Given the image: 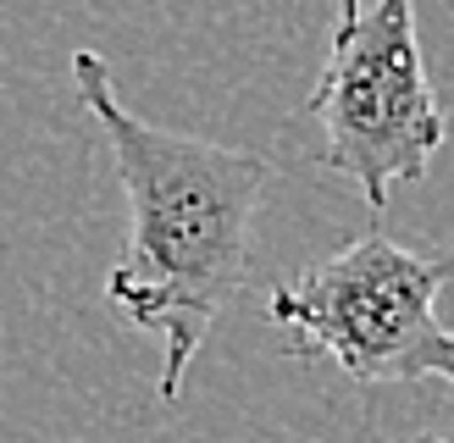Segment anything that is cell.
<instances>
[{"label": "cell", "mask_w": 454, "mask_h": 443, "mask_svg": "<svg viewBox=\"0 0 454 443\" xmlns=\"http://www.w3.org/2000/svg\"><path fill=\"white\" fill-rule=\"evenodd\" d=\"M73 83L128 194V250L106 277V299L167 344L161 399L172 405L200 344L249 277V233L271 167L255 150L133 117L100 51L73 56Z\"/></svg>", "instance_id": "6da1fadb"}, {"label": "cell", "mask_w": 454, "mask_h": 443, "mask_svg": "<svg viewBox=\"0 0 454 443\" xmlns=\"http://www.w3.org/2000/svg\"><path fill=\"white\" fill-rule=\"evenodd\" d=\"M449 272V255H416L366 233L316 260L305 277L278 283L266 316L294 338V354H327L355 383L443 377L454 388V332L438 322V288Z\"/></svg>", "instance_id": "7a4b0ae2"}, {"label": "cell", "mask_w": 454, "mask_h": 443, "mask_svg": "<svg viewBox=\"0 0 454 443\" xmlns=\"http://www.w3.org/2000/svg\"><path fill=\"white\" fill-rule=\"evenodd\" d=\"M310 117L322 122V167L349 177L372 211L388 206L394 183L427 177L449 122L427 89L416 0H338Z\"/></svg>", "instance_id": "3957f363"}, {"label": "cell", "mask_w": 454, "mask_h": 443, "mask_svg": "<svg viewBox=\"0 0 454 443\" xmlns=\"http://www.w3.org/2000/svg\"><path fill=\"white\" fill-rule=\"evenodd\" d=\"M416 443H438V438H416Z\"/></svg>", "instance_id": "277c9868"}]
</instances>
